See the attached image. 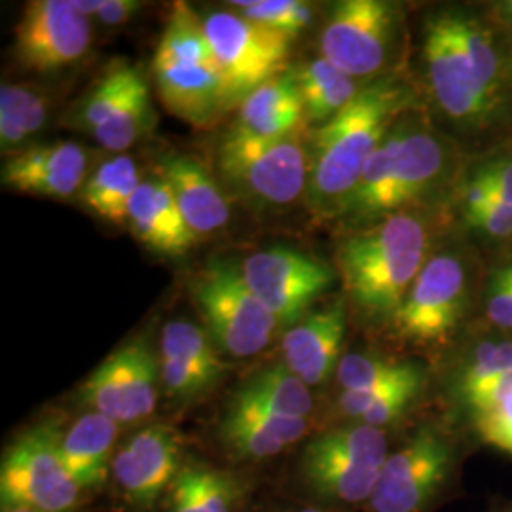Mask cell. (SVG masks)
<instances>
[{
	"mask_svg": "<svg viewBox=\"0 0 512 512\" xmlns=\"http://www.w3.org/2000/svg\"><path fill=\"white\" fill-rule=\"evenodd\" d=\"M410 93L395 78L365 86L346 109L315 131L306 205L315 215L340 217L368 160L384 143Z\"/></svg>",
	"mask_w": 512,
	"mask_h": 512,
	"instance_id": "cell-1",
	"label": "cell"
},
{
	"mask_svg": "<svg viewBox=\"0 0 512 512\" xmlns=\"http://www.w3.org/2000/svg\"><path fill=\"white\" fill-rule=\"evenodd\" d=\"M429 228L416 213H397L344 239L336 251L351 306L368 321L391 323L427 264Z\"/></svg>",
	"mask_w": 512,
	"mask_h": 512,
	"instance_id": "cell-2",
	"label": "cell"
},
{
	"mask_svg": "<svg viewBox=\"0 0 512 512\" xmlns=\"http://www.w3.org/2000/svg\"><path fill=\"white\" fill-rule=\"evenodd\" d=\"M480 446L456 421L423 423L389 452L366 512H437L467 495V461Z\"/></svg>",
	"mask_w": 512,
	"mask_h": 512,
	"instance_id": "cell-3",
	"label": "cell"
},
{
	"mask_svg": "<svg viewBox=\"0 0 512 512\" xmlns=\"http://www.w3.org/2000/svg\"><path fill=\"white\" fill-rule=\"evenodd\" d=\"M446 167L444 145L435 135L397 124L368 160L340 219L366 228L429 196Z\"/></svg>",
	"mask_w": 512,
	"mask_h": 512,
	"instance_id": "cell-4",
	"label": "cell"
},
{
	"mask_svg": "<svg viewBox=\"0 0 512 512\" xmlns=\"http://www.w3.org/2000/svg\"><path fill=\"white\" fill-rule=\"evenodd\" d=\"M215 175L230 200L262 213L281 211L306 196L310 152L300 131L275 141L226 131L215 152Z\"/></svg>",
	"mask_w": 512,
	"mask_h": 512,
	"instance_id": "cell-5",
	"label": "cell"
},
{
	"mask_svg": "<svg viewBox=\"0 0 512 512\" xmlns=\"http://www.w3.org/2000/svg\"><path fill=\"white\" fill-rule=\"evenodd\" d=\"M387 456L384 429L353 421L311 440L302 456V478L323 501L366 505Z\"/></svg>",
	"mask_w": 512,
	"mask_h": 512,
	"instance_id": "cell-6",
	"label": "cell"
},
{
	"mask_svg": "<svg viewBox=\"0 0 512 512\" xmlns=\"http://www.w3.org/2000/svg\"><path fill=\"white\" fill-rule=\"evenodd\" d=\"M192 294L217 348L245 359L270 346L279 323L251 291L241 266L228 260L207 264L194 277Z\"/></svg>",
	"mask_w": 512,
	"mask_h": 512,
	"instance_id": "cell-7",
	"label": "cell"
},
{
	"mask_svg": "<svg viewBox=\"0 0 512 512\" xmlns=\"http://www.w3.org/2000/svg\"><path fill=\"white\" fill-rule=\"evenodd\" d=\"M57 425L40 423L10 444L0 467L4 511L67 512L78 501L80 486L61 458Z\"/></svg>",
	"mask_w": 512,
	"mask_h": 512,
	"instance_id": "cell-8",
	"label": "cell"
},
{
	"mask_svg": "<svg viewBox=\"0 0 512 512\" xmlns=\"http://www.w3.org/2000/svg\"><path fill=\"white\" fill-rule=\"evenodd\" d=\"M203 25L232 109L285 69L291 38L228 10L211 12Z\"/></svg>",
	"mask_w": 512,
	"mask_h": 512,
	"instance_id": "cell-9",
	"label": "cell"
},
{
	"mask_svg": "<svg viewBox=\"0 0 512 512\" xmlns=\"http://www.w3.org/2000/svg\"><path fill=\"white\" fill-rule=\"evenodd\" d=\"M467 304V272L458 256H431L389 327L416 348H446Z\"/></svg>",
	"mask_w": 512,
	"mask_h": 512,
	"instance_id": "cell-10",
	"label": "cell"
},
{
	"mask_svg": "<svg viewBox=\"0 0 512 512\" xmlns=\"http://www.w3.org/2000/svg\"><path fill=\"white\" fill-rule=\"evenodd\" d=\"M399 23L401 12L393 2H338L319 37L321 54L355 80L376 76L391 59Z\"/></svg>",
	"mask_w": 512,
	"mask_h": 512,
	"instance_id": "cell-11",
	"label": "cell"
},
{
	"mask_svg": "<svg viewBox=\"0 0 512 512\" xmlns=\"http://www.w3.org/2000/svg\"><path fill=\"white\" fill-rule=\"evenodd\" d=\"M241 272L281 325L304 319L306 310L334 281L329 264L289 247H270L247 256Z\"/></svg>",
	"mask_w": 512,
	"mask_h": 512,
	"instance_id": "cell-12",
	"label": "cell"
},
{
	"mask_svg": "<svg viewBox=\"0 0 512 512\" xmlns=\"http://www.w3.org/2000/svg\"><path fill=\"white\" fill-rule=\"evenodd\" d=\"M92 19L74 8L73 0L27 2L16 31L14 55L33 73H55L88 54Z\"/></svg>",
	"mask_w": 512,
	"mask_h": 512,
	"instance_id": "cell-13",
	"label": "cell"
},
{
	"mask_svg": "<svg viewBox=\"0 0 512 512\" xmlns=\"http://www.w3.org/2000/svg\"><path fill=\"white\" fill-rule=\"evenodd\" d=\"M423 54L429 84L440 109L469 126L488 124L501 99L488 92L476 78L469 59L452 37L444 12L427 19Z\"/></svg>",
	"mask_w": 512,
	"mask_h": 512,
	"instance_id": "cell-14",
	"label": "cell"
},
{
	"mask_svg": "<svg viewBox=\"0 0 512 512\" xmlns=\"http://www.w3.org/2000/svg\"><path fill=\"white\" fill-rule=\"evenodd\" d=\"M90 152L73 141L29 145L2 164V184L19 194L69 200L90 179Z\"/></svg>",
	"mask_w": 512,
	"mask_h": 512,
	"instance_id": "cell-15",
	"label": "cell"
},
{
	"mask_svg": "<svg viewBox=\"0 0 512 512\" xmlns=\"http://www.w3.org/2000/svg\"><path fill=\"white\" fill-rule=\"evenodd\" d=\"M511 372V338L476 340L446 382V397L456 412L454 421L469 431L473 421L501 399Z\"/></svg>",
	"mask_w": 512,
	"mask_h": 512,
	"instance_id": "cell-16",
	"label": "cell"
},
{
	"mask_svg": "<svg viewBox=\"0 0 512 512\" xmlns=\"http://www.w3.org/2000/svg\"><path fill=\"white\" fill-rule=\"evenodd\" d=\"M181 444L167 425H150L137 433L114 458V476L129 501L150 509L179 475Z\"/></svg>",
	"mask_w": 512,
	"mask_h": 512,
	"instance_id": "cell-17",
	"label": "cell"
},
{
	"mask_svg": "<svg viewBox=\"0 0 512 512\" xmlns=\"http://www.w3.org/2000/svg\"><path fill=\"white\" fill-rule=\"evenodd\" d=\"M158 177L169 188L186 226L196 238L222 232L230 222V198L215 171L190 154L171 152L160 158Z\"/></svg>",
	"mask_w": 512,
	"mask_h": 512,
	"instance_id": "cell-18",
	"label": "cell"
},
{
	"mask_svg": "<svg viewBox=\"0 0 512 512\" xmlns=\"http://www.w3.org/2000/svg\"><path fill=\"white\" fill-rule=\"evenodd\" d=\"M348 327V298L300 319L283 336V363L306 385L323 384L340 365Z\"/></svg>",
	"mask_w": 512,
	"mask_h": 512,
	"instance_id": "cell-19",
	"label": "cell"
},
{
	"mask_svg": "<svg viewBox=\"0 0 512 512\" xmlns=\"http://www.w3.org/2000/svg\"><path fill=\"white\" fill-rule=\"evenodd\" d=\"M154 84L165 110L196 129L215 126L230 107L217 65H154Z\"/></svg>",
	"mask_w": 512,
	"mask_h": 512,
	"instance_id": "cell-20",
	"label": "cell"
},
{
	"mask_svg": "<svg viewBox=\"0 0 512 512\" xmlns=\"http://www.w3.org/2000/svg\"><path fill=\"white\" fill-rule=\"evenodd\" d=\"M126 224L135 238L160 255H184L200 241L186 226L177 203L160 177L147 179L137 188L129 202Z\"/></svg>",
	"mask_w": 512,
	"mask_h": 512,
	"instance_id": "cell-21",
	"label": "cell"
},
{
	"mask_svg": "<svg viewBox=\"0 0 512 512\" xmlns=\"http://www.w3.org/2000/svg\"><path fill=\"white\" fill-rule=\"evenodd\" d=\"M304 120V105L293 74L285 73L256 88L239 105L238 120L228 131L256 141H275L298 133Z\"/></svg>",
	"mask_w": 512,
	"mask_h": 512,
	"instance_id": "cell-22",
	"label": "cell"
},
{
	"mask_svg": "<svg viewBox=\"0 0 512 512\" xmlns=\"http://www.w3.org/2000/svg\"><path fill=\"white\" fill-rule=\"evenodd\" d=\"M308 421L281 418L253 406L232 403L220 421V437L243 458L266 459L281 454L306 435Z\"/></svg>",
	"mask_w": 512,
	"mask_h": 512,
	"instance_id": "cell-23",
	"label": "cell"
},
{
	"mask_svg": "<svg viewBox=\"0 0 512 512\" xmlns=\"http://www.w3.org/2000/svg\"><path fill=\"white\" fill-rule=\"evenodd\" d=\"M118 425L103 414L90 412L63 435L61 458L80 488H95L107 480Z\"/></svg>",
	"mask_w": 512,
	"mask_h": 512,
	"instance_id": "cell-24",
	"label": "cell"
},
{
	"mask_svg": "<svg viewBox=\"0 0 512 512\" xmlns=\"http://www.w3.org/2000/svg\"><path fill=\"white\" fill-rule=\"evenodd\" d=\"M291 74L300 92L304 116L311 124L325 126L363 90L357 84L359 80L334 67L325 57L306 61Z\"/></svg>",
	"mask_w": 512,
	"mask_h": 512,
	"instance_id": "cell-25",
	"label": "cell"
},
{
	"mask_svg": "<svg viewBox=\"0 0 512 512\" xmlns=\"http://www.w3.org/2000/svg\"><path fill=\"white\" fill-rule=\"evenodd\" d=\"M232 403L253 406L281 418L306 420L313 410L310 385L304 384L285 363L262 368L239 387Z\"/></svg>",
	"mask_w": 512,
	"mask_h": 512,
	"instance_id": "cell-26",
	"label": "cell"
},
{
	"mask_svg": "<svg viewBox=\"0 0 512 512\" xmlns=\"http://www.w3.org/2000/svg\"><path fill=\"white\" fill-rule=\"evenodd\" d=\"M143 82L145 76L135 65L126 59H114L95 80L92 88L74 105L67 116V124L76 131L93 135V131L105 126Z\"/></svg>",
	"mask_w": 512,
	"mask_h": 512,
	"instance_id": "cell-27",
	"label": "cell"
},
{
	"mask_svg": "<svg viewBox=\"0 0 512 512\" xmlns=\"http://www.w3.org/2000/svg\"><path fill=\"white\" fill-rule=\"evenodd\" d=\"M141 183V171L135 160L118 154L93 169L80 192V200L95 217L110 224H126L129 202Z\"/></svg>",
	"mask_w": 512,
	"mask_h": 512,
	"instance_id": "cell-28",
	"label": "cell"
},
{
	"mask_svg": "<svg viewBox=\"0 0 512 512\" xmlns=\"http://www.w3.org/2000/svg\"><path fill=\"white\" fill-rule=\"evenodd\" d=\"M238 478L209 467H184L171 484L169 512H230Z\"/></svg>",
	"mask_w": 512,
	"mask_h": 512,
	"instance_id": "cell-29",
	"label": "cell"
},
{
	"mask_svg": "<svg viewBox=\"0 0 512 512\" xmlns=\"http://www.w3.org/2000/svg\"><path fill=\"white\" fill-rule=\"evenodd\" d=\"M46 95L21 84L4 82L0 88V148L2 154H16L46 126Z\"/></svg>",
	"mask_w": 512,
	"mask_h": 512,
	"instance_id": "cell-30",
	"label": "cell"
},
{
	"mask_svg": "<svg viewBox=\"0 0 512 512\" xmlns=\"http://www.w3.org/2000/svg\"><path fill=\"white\" fill-rule=\"evenodd\" d=\"M152 63L154 65H217L213 46L205 33L203 19L188 4L177 2L173 6Z\"/></svg>",
	"mask_w": 512,
	"mask_h": 512,
	"instance_id": "cell-31",
	"label": "cell"
},
{
	"mask_svg": "<svg viewBox=\"0 0 512 512\" xmlns=\"http://www.w3.org/2000/svg\"><path fill=\"white\" fill-rule=\"evenodd\" d=\"M120 382L126 393L131 423L148 418L158 401L160 366L147 342H131L114 353Z\"/></svg>",
	"mask_w": 512,
	"mask_h": 512,
	"instance_id": "cell-32",
	"label": "cell"
},
{
	"mask_svg": "<svg viewBox=\"0 0 512 512\" xmlns=\"http://www.w3.org/2000/svg\"><path fill=\"white\" fill-rule=\"evenodd\" d=\"M452 37L456 38L461 52L469 59L476 78L488 92L499 97L501 88V63L490 33L473 18L459 12H444Z\"/></svg>",
	"mask_w": 512,
	"mask_h": 512,
	"instance_id": "cell-33",
	"label": "cell"
},
{
	"mask_svg": "<svg viewBox=\"0 0 512 512\" xmlns=\"http://www.w3.org/2000/svg\"><path fill=\"white\" fill-rule=\"evenodd\" d=\"M156 114L152 109L147 80L139 84L126 99V103L110 118L105 126L93 131V139L110 152H124L145 137L154 126Z\"/></svg>",
	"mask_w": 512,
	"mask_h": 512,
	"instance_id": "cell-34",
	"label": "cell"
},
{
	"mask_svg": "<svg viewBox=\"0 0 512 512\" xmlns=\"http://www.w3.org/2000/svg\"><path fill=\"white\" fill-rule=\"evenodd\" d=\"M162 357L177 359L219 382L224 374L217 346L211 336L190 321H169L162 334Z\"/></svg>",
	"mask_w": 512,
	"mask_h": 512,
	"instance_id": "cell-35",
	"label": "cell"
},
{
	"mask_svg": "<svg viewBox=\"0 0 512 512\" xmlns=\"http://www.w3.org/2000/svg\"><path fill=\"white\" fill-rule=\"evenodd\" d=\"M427 372L418 363L391 361L368 353H349L336 368V380L342 391H370L397 384Z\"/></svg>",
	"mask_w": 512,
	"mask_h": 512,
	"instance_id": "cell-36",
	"label": "cell"
},
{
	"mask_svg": "<svg viewBox=\"0 0 512 512\" xmlns=\"http://www.w3.org/2000/svg\"><path fill=\"white\" fill-rule=\"evenodd\" d=\"M238 14L285 37H298L313 19V6L302 0H251L232 2Z\"/></svg>",
	"mask_w": 512,
	"mask_h": 512,
	"instance_id": "cell-37",
	"label": "cell"
},
{
	"mask_svg": "<svg viewBox=\"0 0 512 512\" xmlns=\"http://www.w3.org/2000/svg\"><path fill=\"white\" fill-rule=\"evenodd\" d=\"M82 397L93 412L103 414L116 423H131L128 401L114 355H109L88 376V380L82 385Z\"/></svg>",
	"mask_w": 512,
	"mask_h": 512,
	"instance_id": "cell-38",
	"label": "cell"
},
{
	"mask_svg": "<svg viewBox=\"0 0 512 512\" xmlns=\"http://www.w3.org/2000/svg\"><path fill=\"white\" fill-rule=\"evenodd\" d=\"M465 220L490 236L507 238L512 234V205L490 200L486 190L471 181L467 186Z\"/></svg>",
	"mask_w": 512,
	"mask_h": 512,
	"instance_id": "cell-39",
	"label": "cell"
},
{
	"mask_svg": "<svg viewBox=\"0 0 512 512\" xmlns=\"http://www.w3.org/2000/svg\"><path fill=\"white\" fill-rule=\"evenodd\" d=\"M469 431L480 448L512 458V393L480 414Z\"/></svg>",
	"mask_w": 512,
	"mask_h": 512,
	"instance_id": "cell-40",
	"label": "cell"
},
{
	"mask_svg": "<svg viewBox=\"0 0 512 512\" xmlns=\"http://www.w3.org/2000/svg\"><path fill=\"white\" fill-rule=\"evenodd\" d=\"M160 378L167 393L181 401H192L217 384L213 378L205 376L200 370L169 357H162Z\"/></svg>",
	"mask_w": 512,
	"mask_h": 512,
	"instance_id": "cell-41",
	"label": "cell"
},
{
	"mask_svg": "<svg viewBox=\"0 0 512 512\" xmlns=\"http://www.w3.org/2000/svg\"><path fill=\"white\" fill-rule=\"evenodd\" d=\"M473 181L486 190L490 200L512 205V160H495L482 165Z\"/></svg>",
	"mask_w": 512,
	"mask_h": 512,
	"instance_id": "cell-42",
	"label": "cell"
},
{
	"mask_svg": "<svg viewBox=\"0 0 512 512\" xmlns=\"http://www.w3.org/2000/svg\"><path fill=\"white\" fill-rule=\"evenodd\" d=\"M486 313L495 327L512 332V287L497 274L490 281Z\"/></svg>",
	"mask_w": 512,
	"mask_h": 512,
	"instance_id": "cell-43",
	"label": "cell"
},
{
	"mask_svg": "<svg viewBox=\"0 0 512 512\" xmlns=\"http://www.w3.org/2000/svg\"><path fill=\"white\" fill-rule=\"evenodd\" d=\"M141 0H105L103 10L95 19L105 27H120L135 18L143 10Z\"/></svg>",
	"mask_w": 512,
	"mask_h": 512,
	"instance_id": "cell-44",
	"label": "cell"
},
{
	"mask_svg": "<svg viewBox=\"0 0 512 512\" xmlns=\"http://www.w3.org/2000/svg\"><path fill=\"white\" fill-rule=\"evenodd\" d=\"M484 512H512V495H490Z\"/></svg>",
	"mask_w": 512,
	"mask_h": 512,
	"instance_id": "cell-45",
	"label": "cell"
},
{
	"mask_svg": "<svg viewBox=\"0 0 512 512\" xmlns=\"http://www.w3.org/2000/svg\"><path fill=\"white\" fill-rule=\"evenodd\" d=\"M73 4L82 16L92 19L103 10L105 0H73Z\"/></svg>",
	"mask_w": 512,
	"mask_h": 512,
	"instance_id": "cell-46",
	"label": "cell"
},
{
	"mask_svg": "<svg viewBox=\"0 0 512 512\" xmlns=\"http://www.w3.org/2000/svg\"><path fill=\"white\" fill-rule=\"evenodd\" d=\"M495 274L499 275L503 281H507L509 285L512 287V264H507L505 268H501V270H497Z\"/></svg>",
	"mask_w": 512,
	"mask_h": 512,
	"instance_id": "cell-47",
	"label": "cell"
},
{
	"mask_svg": "<svg viewBox=\"0 0 512 512\" xmlns=\"http://www.w3.org/2000/svg\"><path fill=\"white\" fill-rule=\"evenodd\" d=\"M501 10H503V12H505V14H507V16L512 19V0L511 2H505Z\"/></svg>",
	"mask_w": 512,
	"mask_h": 512,
	"instance_id": "cell-48",
	"label": "cell"
},
{
	"mask_svg": "<svg viewBox=\"0 0 512 512\" xmlns=\"http://www.w3.org/2000/svg\"><path fill=\"white\" fill-rule=\"evenodd\" d=\"M296 512H327V511H321V509H302V511H296Z\"/></svg>",
	"mask_w": 512,
	"mask_h": 512,
	"instance_id": "cell-49",
	"label": "cell"
},
{
	"mask_svg": "<svg viewBox=\"0 0 512 512\" xmlns=\"http://www.w3.org/2000/svg\"><path fill=\"white\" fill-rule=\"evenodd\" d=\"M8 512H38V511H27V509H16V511H8Z\"/></svg>",
	"mask_w": 512,
	"mask_h": 512,
	"instance_id": "cell-50",
	"label": "cell"
}]
</instances>
